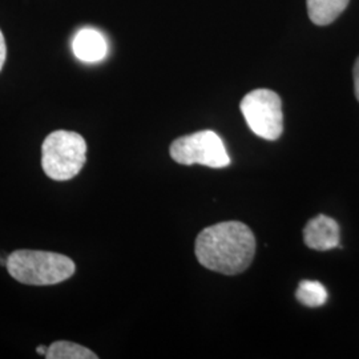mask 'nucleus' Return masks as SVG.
<instances>
[{
	"label": "nucleus",
	"mask_w": 359,
	"mask_h": 359,
	"mask_svg": "<svg viewBox=\"0 0 359 359\" xmlns=\"http://www.w3.org/2000/svg\"><path fill=\"white\" fill-rule=\"evenodd\" d=\"M194 250L206 269L236 276L250 266L256 255V238L243 222H219L197 236Z\"/></svg>",
	"instance_id": "1"
},
{
	"label": "nucleus",
	"mask_w": 359,
	"mask_h": 359,
	"mask_svg": "<svg viewBox=\"0 0 359 359\" xmlns=\"http://www.w3.org/2000/svg\"><path fill=\"white\" fill-rule=\"evenodd\" d=\"M6 269L18 283L48 286L71 278L76 265L69 257L43 250H15L7 257Z\"/></svg>",
	"instance_id": "2"
},
{
	"label": "nucleus",
	"mask_w": 359,
	"mask_h": 359,
	"mask_svg": "<svg viewBox=\"0 0 359 359\" xmlns=\"http://www.w3.org/2000/svg\"><path fill=\"white\" fill-rule=\"evenodd\" d=\"M87 161V142L71 130H55L41 145V167L55 181L76 177Z\"/></svg>",
	"instance_id": "3"
},
{
	"label": "nucleus",
	"mask_w": 359,
	"mask_h": 359,
	"mask_svg": "<svg viewBox=\"0 0 359 359\" xmlns=\"http://www.w3.org/2000/svg\"><path fill=\"white\" fill-rule=\"evenodd\" d=\"M170 157L182 165L200 164L204 167H228L231 157L221 137L213 130H200L182 136L170 144Z\"/></svg>",
	"instance_id": "4"
},
{
	"label": "nucleus",
	"mask_w": 359,
	"mask_h": 359,
	"mask_svg": "<svg viewBox=\"0 0 359 359\" xmlns=\"http://www.w3.org/2000/svg\"><path fill=\"white\" fill-rule=\"evenodd\" d=\"M241 112L249 128L264 140L274 142L280 139L283 130V103L273 90L249 92L241 102Z\"/></svg>",
	"instance_id": "5"
},
{
	"label": "nucleus",
	"mask_w": 359,
	"mask_h": 359,
	"mask_svg": "<svg viewBox=\"0 0 359 359\" xmlns=\"http://www.w3.org/2000/svg\"><path fill=\"white\" fill-rule=\"evenodd\" d=\"M339 226L333 218L320 215L311 218L304 229V241L314 250H330L339 245Z\"/></svg>",
	"instance_id": "6"
},
{
	"label": "nucleus",
	"mask_w": 359,
	"mask_h": 359,
	"mask_svg": "<svg viewBox=\"0 0 359 359\" xmlns=\"http://www.w3.org/2000/svg\"><path fill=\"white\" fill-rule=\"evenodd\" d=\"M72 51L79 60L96 63L107 56L108 44L99 31L93 28H84L79 31L72 40Z\"/></svg>",
	"instance_id": "7"
},
{
	"label": "nucleus",
	"mask_w": 359,
	"mask_h": 359,
	"mask_svg": "<svg viewBox=\"0 0 359 359\" xmlns=\"http://www.w3.org/2000/svg\"><path fill=\"white\" fill-rule=\"evenodd\" d=\"M350 0H306L310 20L317 26L332 25L346 10Z\"/></svg>",
	"instance_id": "8"
},
{
	"label": "nucleus",
	"mask_w": 359,
	"mask_h": 359,
	"mask_svg": "<svg viewBox=\"0 0 359 359\" xmlns=\"http://www.w3.org/2000/svg\"><path fill=\"white\" fill-rule=\"evenodd\" d=\"M47 359H97L99 357L87 347L68 341H56L48 346Z\"/></svg>",
	"instance_id": "9"
},
{
	"label": "nucleus",
	"mask_w": 359,
	"mask_h": 359,
	"mask_svg": "<svg viewBox=\"0 0 359 359\" xmlns=\"http://www.w3.org/2000/svg\"><path fill=\"white\" fill-rule=\"evenodd\" d=\"M295 297L302 305L308 308H320L327 301V290L318 281L305 280L299 283Z\"/></svg>",
	"instance_id": "10"
},
{
	"label": "nucleus",
	"mask_w": 359,
	"mask_h": 359,
	"mask_svg": "<svg viewBox=\"0 0 359 359\" xmlns=\"http://www.w3.org/2000/svg\"><path fill=\"white\" fill-rule=\"evenodd\" d=\"M6 57H7V47H6V39L3 36V32L0 31V71L3 68V65L6 63Z\"/></svg>",
	"instance_id": "11"
},
{
	"label": "nucleus",
	"mask_w": 359,
	"mask_h": 359,
	"mask_svg": "<svg viewBox=\"0 0 359 359\" xmlns=\"http://www.w3.org/2000/svg\"><path fill=\"white\" fill-rule=\"evenodd\" d=\"M354 90H355V96L359 102V57L354 65Z\"/></svg>",
	"instance_id": "12"
},
{
	"label": "nucleus",
	"mask_w": 359,
	"mask_h": 359,
	"mask_svg": "<svg viewBox=\"0 0 359 359\" xmlns=\"http://www.w3.org/2000/svg\"><path fill=\"white\" fill-rule=\"evenodd\" d=\"M47 350H48V347H46V346L36 347V353H38L39 355H46V354H47Z\"/></svg>",
	"instance_id": "13"
}]
</instances>
